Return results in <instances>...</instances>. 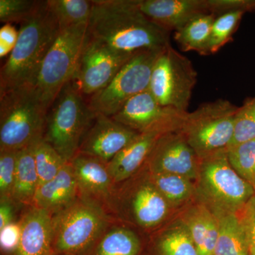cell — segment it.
I'll return each mask as SVG.
<instances>
[{"label":"cell","instance_id":"cell-1","mask_svg":"<svg viewBox=\"0 0 255 255\" xmlns=\"http://www.w3.org/2000/svg\"><path fill=\"white\" fill-rule=\"evenodd\" d=\"M92 3L90 36L112 49L135 54L170 46L169 32L140 11L139 0H97Z\"/></svg>","mask_w":255,"mask_h":255},{"label":"cell","instance_id":"cell-2","mask_svg":"<svg viewBox=\"0 0 255 255\" xmlns=\"http://www.w3.org/2000/svg\"><path fill=\"white\" fill-rule=\"evenodd\" d=\"M20 25L16 46L1 68L0 92L34 86L43 60L60 31L46 1H41L34 14Z\"/></svg>","mask_w":255,"mask_h":255},{"label":"cell","instance_id":"cell-3","mask_svg":"<svg viewBox=\"0 0 255 255\" xmlns=\"http://www.w3.org/2000/svg\"><path fill=\"white\" fill-rule=\"evenodd\" d=\"M48 112L34 86L0 92V151L21 150L43 137Z\"/></svg>","mask_w":255,"mask_h":255},{"label":"cell","instance_id":"cell-4","mask_svg":"<svg viewBox=\"0 0 255 255\" xmlns=\"http://www.w3.org/2000/svg\"><path fill=\"white\" fill-rule=\"evenodd\" d=\"M95 117L83 95L70 82L48 110L43 139L66 162H71Z\"/></svg>","mask_w":255,"mask_h":255},{"label":"cell","instance_id":"cell-5","mask_svg":"<svg viewBox=\"0 0 255 255\" xmlns=\"http://www.w3.org/2000/svg\"><path fill=\"white\" fill-rule=\"evenodd\" d=\"M88 24L60 30L43 60L34 87L48 110L63 87L75 77L90 39Z\"/></svg>","mask_w":255,"mask_h":255},{"label":"cell","instance_id":"cell-6","mask_svg":"<svg viewBox=\"0 0 255 255\" xmlns=\"http://www.w3.org/2000/svg\"><path fill=\"white\" fill-rule=\"evenodd\" d=\"M199 191L213 211L239 214L255 196L251 183L233 168L227 150L200 159Z\"/></svg>","mask_w":255,"mask_h":255},{"label":"cell","instance_id":"cell-7","mask_svg":"<svg viewBox=\"0 0 255 255\" xmlns=\"http://www.w3.org/2000/svg\"><path fill=\"white\" fill-rule=\"evenodd\" d=\"M107 219L95 200L82 196L52 216L53 248L65 254H79L99 239Z\"/></svg>","mask_w":255,"mask_h":255},{"label":"cell","instance_id":"cell-8","mask_svg":"<svg viewBox=\"0 0 255 255\" xmlns=\"http://www.w3.org/2000/svg\"><path fill=\"white\" fill-rule=\"evenodd\" d=\"M238 109L229 101L218 100L188 113L179 130L199 158L227 150L233 139Z\"/></svg>","mask_w":255,"mask_h":255},{"label":"cell","instance_id":"cell-9","mask_svg":"<svg viewBox=\"0 0 255 255\" xmlns=\"http://www.w3.org/2000/svg\"><path fill=\"white\" fill-rule=\"evenodd\" d=\"M164 49L135 53L107 87L90 97L87 103L92 112L113 117L132 97L148 90L154 65Z\"/></svg>","mask_w":255,"mask_h":255},{"label":"cell","instance_id":"cell-10","mask_svg":"<svg viewBox=\"0 0 255 255\" xmlns=\"http://www.w3.org/2000/svg\"><path fill=\"white\" fill-rule=\"evenodd\" d=\"M196 82L191 60L170 45L156 60L148 90L161 105L187 112Z\"/></svg>","mask_w":255,"mask_h":255},{"label":"cell","instance_id":"cell-11","mask_svg":"<svg viewBox=\"0 0 255 255\" xmlns=\"http://www.w3.org/2000/svg\"><path fill=\"white\" fill-rule=\"evenodd\" d=\"M135 54L119 53L90 36L72 82L82 95L91 97L107 87Z\"/></svg>","mask_w":255,"mask_h":255},{"label":"cell","instance_id":"cell-12","mask_svg":"<svg viewBox=\"0 0 255 255\" xmlns=\"http://www.w3.org/2000/svg\"><path fill=\"white\" fill-rule=\"evenodd\" d=\"M188 112L159 104L149 90L130 99L112 118L138 133L180 130Z\"/></svg>","mask_w":255,"mask_h":255},{"label":"cell","instance_id":"cell-13","mask_svg":"<svg viewBox=\"0 0 255 255\" xmlns=\"http://www.w3.org/2000/svg\"><path fill=\"white\" fill-rule=\"evenodd\" d=\"M151 174H172L197 179L200 158L180 130L159 137L147 159Z\"/></svg>","mask_w":255,"mask_h":255},{"label":"cell","instance_id":"cell-14","mask_svg":"<svg viewBox=\"0 0 255 255\" xmlns=\"http://www.w3.org/2000/svg\"><path fill=\"white\" fill-rule=\"evenodd\" d=\"M139 134L112 117L98 114L84 135L78 153L91 156L108 164Z\"/></svg>","mask_w":255,"mask_h":255},{"label":"cell","instance_id":"cell-15","mask_svg":"<svg viewBox=\"0 0 255 255\" xmlns=\"http://www.w3.org/2000/svg\"><path fill=\"white\" fill-rule=\"evenodd\" d=\"M140 11L166 31H177L193 18L209 12L207 0H139Z\"/></svg>","mask_w":255,"mask_h":255},{"label":"cell","instance_id":"cell-16","mask_svg":"<svg viewBox=\"0 0 255 255\" xmlns=\"http://www.w3.org/2000/svg\"><path fill=\"white\" fill-rule=\"evenodd\" d=\"M21 238L15 255H51L53 249L52 214L33 206L20 221Z\"/></svg>","mask_w":255,"mask_h":255},{"label":"cell","instance_id":"cell-17","mask_svg":"<svg viewBox=\"0 0 255 255\" xmlns=\"http://www.w3.org/2000/svg\"><path fill=\"white\" fill-rule=\"evenodd\" d=\"M76 177L79 191L88 199L110 197L114 182L107 164L100 159L78 153L70 162Z\"/></svg>","mask_w":255,"mask_h":255},{"label":"cell","instance_id":"cell-18","mask_svg":"<svg viewBox=\"0 0 255 255\" xmlns=\"http://www.w3.org/2000/svg\"><path fill=\"white\" fill-rule=\"evenodd\" d=\"M78 192L73 167L67 162L53 179L38 187L33 205L55 214L76 200Z\"/></svg>","mask_w":255,"mask_h":255},{"label":"cell","instance_id":"cell-19","mask_svg":"<svg viewBox=\"0 0 255 255\" xmlns=\"http://www.w3.org/2000/svg\"><path fill=\"white\" fill-rule=\"evenodd\" d=\"M167 132L151 131L138 136L117 154L107 164L114 184L122 182L131 177L147 162L159 137Z\"/></svg>","mask_w":255,"mask_h":255},{"label":"cell","instance_id":"cell-20","mask_svg":"<svg viewBox=\"0 0 255 255\" xmlns=\"http://www.w3.org/2000/svg\"><path fill=\"white\" fill-rule=\"evenodd\" d=\"M187 228L199 255H214L219 236V223L212 210L206 204L191 208L184 216Z\"/></svg>","mask_w":255,"mask_h":255},{"label":"cell","instance_id":"cell-21","mask_svg":"<svg viewBox=\"0 0 255 255\" xmlns=\"http://www.w3.org/2000/svg\"><path fill=\"white\" fill-rule=\"evenodd\" d=\"M130 205L134 219L143 228L155 227L168 214V201L150 180L140 184L134 191Z\"/></svg>","mask_w":255,"mask_h":255},{"label":"cell","instance_id":"cell-22","mask_svg":"<svg viewBox=\"0 0 255 255\" xmlns=\"http://www.w3.org/2000/svg\"><path fill=\"white\" fill-rule=\"evenodd\" d=\"M213 212L219 223L214 255H250L249 238L241 216L236 213Z\"/></svg>","mask_w":255,"mask_h":255},{"label":"cell","instance_id":"cell-23","mask_svg":"<svg viewBox=\"0 0 255 255\" xmlns=\"http://www.w3.org/2000/svg\"><path fill=\"white\" fill-rule=\"evenodd\" d=\"M215 19L216 16L213 14L199 15L175 31L174 38L179 48L184 52L209 55L210 37Z\"/></svg>","mask_w":255,"mask_h":255},{"label":"cell","instance_id":"cell-24","mask_svg":"<svg viewBox=\"0 0 255 255\" xmlns=\"http://www.w3.org/2000/svg\"><path fill=\"white\" fill-rule=\"evenodd\" d=\"M38 187L33 144L18 151L13 201L33 204Z\"/></svg>","mask_w":255,"mask_h":255},{"label":"cell","instance_id":"cell-25","mask_svg":"<svg viewBox=\"0 0 255 255\" xmlns=\"http://www.w3.org/2000/svg\"><path fill=\"white\" fill-rule=\"evenodd\" d=\"M47 6L58 21L60 29L89 23L92 1L87 0H47Z\"/></svg>","mask_w":255,"mask_h":255},{"label":"cell","instance_id":"cell-26","mask_svg":"<svg viewBox=\"0 0 255 255\" xmlns=\"http://www.w3.org/2000/svg\"><path fill=\"white\" fill-rule=\"evenodd\" d=\"M33 150L40 187L53 179L68 162L43 137L33 142Z\"/></svg>","mask_w":255,"mask_h":255},{"label":"cell","instance_id":"cell-27","mask_svg":"<svg viewBox=\"0 0 255 255\" xmlns=\"http://www.w3.org/2000/svg\"><path fill=\"white\" fill-rule=\"evenodd\" d=\"M140 249V241L135 233L117 228L102 238L96 255H137Z\"/></svg>","mask_w":255,"mask_h":255},{"label":"cell","instance_id":"cell-28","mask_svg":"<svg viewBox=\"0 0 255 255\" xmlns=\"http://www.w3.org/2000/svg\"><path fill=\"white\" fill-rule=\"evenodd\" d=\"M150 181L168 203L179 204L190 199L194 188L191 179L172 174H151Z\"/></svg>","mask_w":255,"mask_h":255},{"label":"cell","instance_id":"cell-29","mask_svg":"<svg viewBox=\"0 0 255 255\" xmlns=\"http://www.w3.org/2000/svg\"><path fill=\"white\" fill-rule=\"evenodd\" d=\"M161 255H199L187 228L179 224L169 230L159 242Z\"/></svg>","mask_w":255,"mask_h":255},{"label":"cell","instance_id":"cell-30","mask_svg":"<svg viewBox=\"0 0 255 255\" xmlns=\"http://www.w3.org/2000/svg\"><path fill=\"white\" fill-rule=\"evenodd\" d=\"M227 155L233 168L251 184L255 177V139L228 147Z\"/></svg>","mask_w":255,"mask_h":255},{"label":"cell","instance_id":"cell-31","mask_svg":"<svg viewBox=\"0 0 255 255\" xmlns=\"http://www.w3.org/2000/svg\"><path fill=\"white\" fill-rule=\"evenodd\" d=\"M243 11H232L220 15L215 19L211 28L209 45V54H214L228 41L236 31L242 17Z\"/></svg>","mask_w":255,"mask_h":255},{"label":"cell","instance_id":"cell-32","mask_svg":"<svg viewBox=\"0 0 255 255\" xmlns=\"http://www.w3.org/2000/svg\"><path fill=\"white\" fill-rule=\"evenodd\" d=\"M255 139V99H253L238 109L235 119L233 139L228 147Z\"/></svg>","mask_w":255,"mask_h":255},{"label":"cell","instance_id":"cell-33","mask_svg":"<svg viewBox=\"0 0 255 255\" xmlns=\"http://www.w3.org/2000/svg\"><path fill=\"white\" fill-rule=\"evenodd\" d=\"M41 1L0 0V21L4 23H21L34 14Z\"/></svg>","mask_w":255,"mask_h":255},{"label":"cell","instance_id":"cell-34","mask_svg":"<svg viewBox=\"0 0 255 255\" xmlns=\"http://www.w3.org/2000/svg\"><path fill=\"white\" fill-rule=\"evenodd\" d=\"M18 151H0V201H13Z\"/></svg>","mask_w":255,"mask_h":255},{"label":"cell","instance_id":"cell-35","mask_svg":"<svg viewBox=\"0 0 255 255\" xmlns=\"http://www.w3.org/2000/svg\"><path fill=\"white\" fill-rule=\"evenodd\" d=\"M209 12L222 15L232 11H255V0H207Z\"/></svg>","mask_w":255,"mask_h":255},{"label":"cell","instance_id":"cell-36","mask_svg":"<svg viewBox=\"0 0 255 255\" xmlns=\"http://www.w3.org/2000/svg\"><path fill=\"white\" fill-rule=\"evenodd\" d=\"M21 223H12L0 231V245L6 252L16 251L21 238Z\"/></svg>","mask_w":255,"mask_h":255},{"label":"cell","instance_id":"cell-37","mask_svg":"<svg viewBox=\"0 0 255 255\" xmlns=\"http://www.w3.org/2000/svg\"><path fill=\"white\" fill-rule=\"evenodd\" d=\"M18 31L11 23H5L0 29V57L11 54L18 41Z\"/></svg>","mask_w":255,"mask_h":255},{"label":"cell","instance_id":"cell-38","mask_svg":"<svg viewBox=\"0 0 255 255\" xmlns=\"http://www.w3.org/2000/svg\"><path fill=\"white\" fill-rule=\"evenodd\" d=\"M241 214V219L248 233V238L255 246V196L245 206Z\"/></svg>","mask_w":255,"mask_h":255},{"label":"cell","instance_id":"cell-39","mask_svg":"<svg viewBox=\"0 0 255 255\" xmlns=\"http://www.w3.org/2000/svg\"><path fill=\"white\" fill-rule=\"evenodd\" d=\"M13 201H0V231L12 223L14 216Z\"/></svg>","mask_w":255,"mask_h":255},{"label":"cell","instance_id":"cell-40","mask_svg":"<svg viewBox=\"0 0 255 255\" xmlns=\"http://www.w3.org/2000/svg\"><path fill=\"white\" fill-rule=\"evenodd\" d=\"M250 255H255V246L251 242H250Z\"/></svg>","mask_w":255,"mask_h":255},{"label":"cell","instance_id":"cell-41","mask_svg":"<svg viewBox=\"0 0 255 255\" xmlns=\"http://www.w3.org/2000/svg\"><path fill=\"white\" fill-rule=\"evenodd\" d=\"M252 186H253V189H254L255 196V177L253 179V182L251 183Z\"/></svg>","mask_w":255,"mask_h":255},{"label":"cell","instance_id":"cell-42","mask_svg":"<svg viewBox=\"0 0 255 255\" xmlns=\"http://www.w3.org/2000/svg\"></svg>","mask_w":255,"mask_h":255}]
</instances>
